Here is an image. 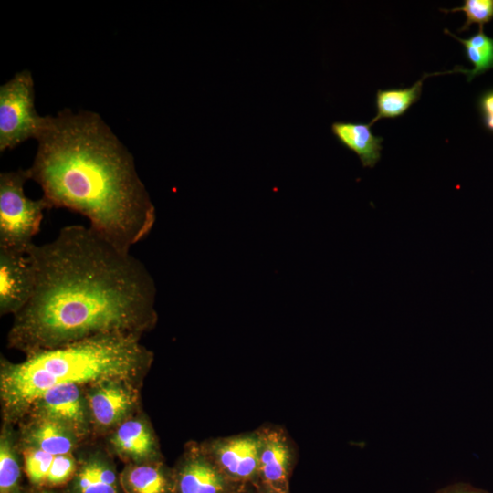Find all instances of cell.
Wrapping results in <instances>:
<instances>
[{"instance_id": "cell-11", "label": "cell", "mask_w": 493, "mask_h": 493, "mask_svg": "<svg viewBox=\"0 0 493 493\" xmlns=\"http://www.w3.org/2000/svg\"><path fill=\"white\" fill-rule=\"evenodd\" d=\"M110 443L116 454L128 463L150 462L156 452L152 430L142 419H125L117 426Z\"/></svg>"}, {"instance_id": "cell-8", "label": "cell", "mask_w": 493, "mask_h": 493, "mask_svg": "<svg viewBox=\"0 0 493 493\" xmlns=\"http://www.w3.org/2000/svg\"><path fill=\"white\" fill-rule=\"evenodd\" d=\"M93 386L87 396L93 422L103 428L118 426L135 405V390L122 381H107Z\"/></svg>"}, {"instance_id": "cell-22", "label": "cell", "mask_w": 493, "mask_h": 493, "mask_svg": "<svg viewBox=\"0 0 493 493\" xmlns=\"http://www.w3.org/2000/svg\"><path fill=\"white\" fill-rule=\"evenodd\" d=\"M477 108L483 118L493 117V89L483 92L477 100Z\"/></svg>"}, {"instance_id": "cell-21", "label": "cell", "mask_w": 493, "mask_h": 493, "mask_svg": "<svg viewBox=\"0 0 493 493\" xmlns=\"http://www.w3.org/2000/svg\"><path fill=\"white\" fill-rule=\"evenodd\" d=\"M441 10L446 13L463 12L466 15V22L458 32H464L469 30L472 24L484 26L493 19V0H464L462 6Z\"/></svg>"}, {"instance_id": "cell-15", "label": "cell", "mask_w": 493, "mask_h": 493, "mask_svg": "<svg viewBox=\"0 0 493 493\" xmlns=\"http://www.w3.org/2000/svg\"><path fill=\"white\" fill-rule=\"evenodd\" d=\"M461 71L462 67L457 66L454 70L450 71L425 73L417 82L408 88L378 89L375 96L376 114L369 124L372 126L381 119H393L403 116L420 99L423 82L425 78Z\"/></svg>"}, {"instance_id": "cell-4", "label": "cell", "mask_w": 493, "mask_h": 493, "mask_svg": "<svg viewBox=\"0 0 493 493\" xmlns=\"http://www.w3.org/2000/svg\"><path fill=\"white\" fill-rule=\"evenodd\" d=\"M30 176L27 169L0 173V249L26 255L35 245L44 211L49 209L43 197L28 198L24 185Z\"/></svg>"}, {"instance_id": "cell-25", "label": "cell", "mask_w": 493, "mask_h": 493, "mask_svg": "<svg viewBox=\"0 0 493 493\" xmlns=\"http://www.w3.org/2000/svg\"><path fill=\"white\" fill-rule=\"evenodd\" d=\"M485 128L493 133V117L483 118Z\"/></svg>"}, {"instance_id": "cell-7", "label": "cell", "mask_w": 493, "mask_h": 493, "mask_svg": "<svg viewBox=\"0 0 493 493\" xmlns=\"http://www.w3.org/2000/svg\"><path fill=\"white\" fill-rule=\"evenodd\" d=\"M37 416H42L58 421L78 436L87 430V402L85 404L79 385H59L46 391L33 404Z\"/></svg>"}, {"instance_id": "cell-14", "label": "cell", "mask_w": 493, "mask_h": 493, "mask_svg": "<svg viewBox=\"0 0 493 493\" xmlns=\"http://www.w3.org/2000/svg\"><path fill=\"white\" fill-rule=\"evenodd\" d=\"M260 448L255 438H236L221 445L216 455L227 473L238 478H247L259 468Z\"/></svg>"}, {"instance_id": "cell-3", "label": "cell", "mask_w": 493, "mask_h": 493, "mask_svg": "<svg viewBox=\"0 0 493 493\" xmlns=\"http://www.w3.org/2000/svg\"><path fill=\"white\" fill-rule=\"evenodd\" d=\"M140 338L134 333H106L31 353L19 362L2 360L0 393L5 414L22 415L56 386L131 383L142 375L152 358Z\"/></svg>"}, {"instance_id": "cell-24", "label": "cell", "mask_w": 493, "mask_h": 493, "mask_svg": "<svg viewBox=\"0 0 493 493\" xmlns=\"http://www.w3.org/2000/svg\"><path fill=\"white\" fill-rule=\"evenodd\" d=\"M20 493H64L63 489L60 491L55 488H40L32 487L31 489H22Z\"/></svg>"}, {"instance_id": "cell-17", "label": "cell", "mask_w": 493, "mask_h": 493, "mask_svg": "<svg viewBox=\"0 0 493 493\" xmlns=\"http://www.w3.org/2000/svg\"><path fill=\"white\" fill-rule=\"evenodd\" d=\"M176 493H222L223 481L217 471L201 459L187 461L179 470Z\"/></svg>"}, {"instance_id": "cell-16", "label": "cell", "mask_w": 493, "mask_h": 493, "mask_svg": "<svg viewBox=\"0 0 493 493\" xmlns=\"http://www.w3.org/2000/svg\"><path fill=\"white\" fill-rule=\"evenodd\" d=\"M124 493H171V483L162 467L152 461L128 463L120 474Z\"/></svg>"}, {"instance_id": "cell-6", "label": "cell", "mask_w": 493, "mask_h": 493, "mask_svg": "<svg viewBox=\"0 0 493 493\" xmlns=\"http://www.w3.org/2000/svg\"><path fill=\"white\" fill-rule=\"evenodd\" d=\"M35 274L27 255L0 249V313L16 315L30 300Z\"/></svg>"}, {"instance_id": "cell-10", "label": "cell", "mask_w": 493, "mask_h": 493, "mask_svg": "<svg viewBox=\"0 0 493 493\" xmlns=\"http://www.w3.org/2000/svg\"><path fill=\"white\" fill-rule=\"evenodd\" d=\"M64 493H124L114 464L101 454H92L78 463Z\"/></svg>"}, {"instance_id": "cell-23", "label": "cell", "mask_w": 493, "mask_h": 493, "mask_svg": "<svg viewBox=\"0 0 493 493\" xmlns=\"http://www.w3.org/2000/svg\"><path fill=\"white\" fill-rule=\"evenodd\" d=\"M435 493H488L484 490L476 488L466 483H456L448 485Z\"/></svg>"}, {"instance_id": "cell-9", "label": "cell", "mask_w": 493, "mask_h": 493, "mask_svg": "<svg viewBox=\"0 0 493 493\" xmlns=\"http://www.w3.org/2000/svg\"><path fill=\"white\" fill-rule=\"evenodd\" d=\"M78 462L72 456L53 455L31 446L23 449V468L31 487L65 488L72 479Z\"/></svg>"}, {"instance_id": "cell-5", "label": "cell", "mask_w": 493, "mask_h": 493, "mask_svg": "<svg viewBox=\"0 0 493 493\" xmlns=\"http://www.w3.org/2000/svg\"><path fill=\"white\" fill-rule=\"evenodd\" d=\"M34 80L29 70L17 72L0 87V152L11 150L23 142L38 137L49 116H40L35 109Z\"/></svg>"}, {"instance_id": "cell-2", "label": "cell", "mask_w": 493, "mask_h": 493, "mask_svg": "<svg viewBox=\"0 0 493 493\" xmlns=\"http://www.w3.org/2000/svg\"><path fill=\"white\" fill-rule=\"evenodd\" d=\"M37 141L27 171L49 209L80 214L124 250L149 236L155 207L132 155L97 113L65 110L49 116Z\"/></svg>"}, {"instance_id": "cell-13", "label": "cell", "mask_w": 493, "mask_h": 493, "mask_svg": "<svg viewBox=\"0 0 493 493\" xmlns=\"http://www.w3.org/2000/svg\"><path fill=\"white\" fill-rule=\"evenodd\" d=\"M331 131L344 147L359 157L363 167L372 168L379 162L383 139L372 133L369 123L335 121Z\"/></svg>"}, {"instance_id": "cell-12", "label": "cell", "mask_w": 493, "mask_h": 493, "mask_svg": "<svg viewBox=\"0 0 493 493\" xmlns=\"http://www.w3.org/2000/svg\"><path fill=\"white\" fill-rule=\"evenodd\" d=\"M78 435L65 425L42 416L25 431V446H31L53 455L72 454Z\"/></svg>"}, {"instance_id": "cell-19", "label": "cell", "mask_w": 493, "mask_h": 493, "mask_svg": "<svg viewBox=\"0 0 493 493\" xmlns=\"http://www.w3.org/2000/svg\"><path fill=\"white\" fill-rule=\"evenodd\" d=\"M289 453L278 438H271L261 447L259 469L266 482L278 488L287 480Z\"/></svg>"}, {"instance_id": "cell-20", "label": "cell", "mask_w": 493, "mask_h": 493, "mask_svg": "<svg viewBox=\"0 0 493 493\" xmlns=\"http://www.w3.org/2000/svg\"><path fill=\"white\" fill-rule=\"evenodd\" d=\"M21 467L11 435L2 432L0 438V493H20Z\"/></svg>"}, {"instance_id": "cell-18", "label": "cell", "mask_w": 493, "mask_h": 493, "mask_svg": "<svg viewBox=\"0 0 493 493\" xmlns=\"http://www.w3.org/2000/svg\"><path fill=\"white\" fill-rule=\"evenodd\" d=\"M444 32L463 45L467 58L474 66L472 69H463L467 82L493 68V38L484 33V26H479L478 31L467 38L458 37L447 28Z\"/></svg>"}, {"instance_id": "cell-1", "label": "cell", "mask_w": 493, "mask_h": 493, "mask_svg": "<svg viewBox=\"0 0 493 493\" xmlns=\"http://www.w3.org/2000/svg\"><path fill=\"white\" fill-rule=\"evenodd\" d=\"M35 288L14 316L8 345L26 355L97 335H142L156 320V286L144 264L89 226L68 225L26 254Z\"/></svg>"}]
</instances>
